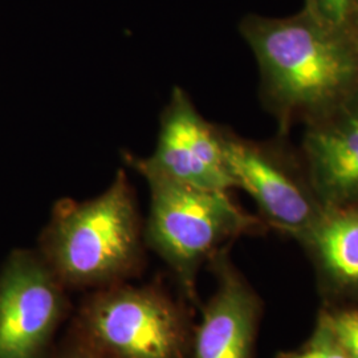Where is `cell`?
I'll list each match as a JSON object with an SVG mask.
<instances>
[{
	"mask_svg": "<svg viewBox=\"0 0 358 358\" xmlns=\"http://www.w3.org/2000/svg\"><path fill=\"white\" fill-rule=\"evenodd\" d=\"M239 32L255 56L259 94L288 136L358 92V43L307 3L289 16L245 15Z\"/></svg>",
	"mask_w": 358,
	"mask_h": 358,
	"instance_id": "cell-1",
	"label": "cell"
},
{
	"mask_svg": "<svg viewBox=\"0 0 358 358\" xmlns=\"http://www.w3.org/2000/svg\"><path fill=\"white\" fill-rule=\"evenodd\" d=\"M41 257L63 285L109 287L143 260L136 194L124 170L100 196L59 201L41 235Z\"/></svg>",
	"mask_w": 358,
	"mask_h": 358,
	"instance_id": "cell-2",
	"label": "cell"
},
{
	"mask_svg": "<svg viewBox=\"0 0 358 358\" xmlns=\"http://www.w3.org/2000/svg\"><path fill=\"white\" fill-rule=\"evenodd\" d=\"M150 214L145 241L194 294L196 272L235 238L259 229L230 196V192L199 189L170 179L146 176Z\"/></svg>",
	"mask_w": 358,
	"mask_h": 358,
	"instance_id": "cell-3",
	"label": "cell"
},
{
	"mask_svg": "<svg viewBox=\"0 0 358 358\" xmlns=\"http://www.w3.org/2000/svg\"><path fill=\"white\" fill-rule=\"evenodd\" d=\"M83 348L101 358H186L189 332L179 308L150 287L113 284L77 317Z\"/></svg>",
	"mask_w": 358,
	"mask_h": 358,
	"instance_id": "cell-4",
	"label": "cell"
},
{
	"mask_svg": "<svg viewBox=\"0 0 358 358\" xmlns=\"http://www.w3.org/2000/svg\"><path fill=\"white\" fill-rule=\"evenodd\" d=\"M222 133L235 187L251 195L272 227L300 241L324 208L300 149L282 134L256 141L226 127Z\"/></svg>",
	"mask_w": 358,
	"mask_h": 358,
	"instance_id": "cell-5",
	"label": "cell"
},
{
	"mask_svg": "<svg viewBox=\"0 0 358 358\" xmlns=\"http://www.w3.org/2000/svg\"><path fill=\"white\" fill-rule=\"evenodd\" d=\"M127 165L142 177L155 176L199 189L230 192L231 177L222 127L194 106L187 92L176 87L162 117L157 149L149 158L124 154Z\"/></svg>",
	"mask_w": 358,
	"mask_h": 358,
	"instance_id": "cell-6",
	"label": "cell"
},
{
	"mask_svg": "<svg viewBox=\"0 0 358 358\" xmlns=\"http://www.w3.org/2000/svg\"><path fill=\"white\" fill-rule=\"evenodd\" d=\"M63 287L41 256H10L0 276V358H43L64 315Z\"/></svg>",
	"mask_w": 358,
	"mask_h": 358,
	"instance_id": "cell-7",
	"label": "cell"
},
{
	"mask_svg": "<svg viewBox=\"0 0 358 358\" xmlns=\"http://www.w3.org/2000/svg\"><path fill=\"white\" fill-rule=\"evenodd\" d=\"M299 149L321 205L358 203V92L306 124Z\"/></svg>",
	"mask_w": 358,
	"mask_h": 358,
	"instance_id": "cell-8",
	"label": "cell"
},
{
	"mask_svg": "<svg viewBox=\"0 0 358 358\" xmlns=\"http://www.w3.org/2000/svg\"><path fill=\"white\" fill-rule=\"evenodd\" d=\"M224 252L223 248L211 257L219 285L195 334L194 358H251L259 304Z\"/></svg>",
	"mask_w": 358,
	"mask_h": 358,
	"instance_id": "cell-9",
	"label": "cell"
},
{
	"mask_svg": "<svg viewBox=\"0 0 358 358\" xmlns=\"http://www.w3.org/2000/svg\"><path fill=\"white\" fill-rule=\"evenodd\" d=\"M300 242L328 280L358 289V203L324 207Z\"/></svg>",
	"mask_w": 358,
	"mask_h": 358,
	"instance_id": "cell-10",
	"label": "cell"
},
{
	"mask_svg": "<svg viewBox=\"0 0 358 358\" xmlns=\"http://www.w3.org/2000/svg\"><path fill=\"white\" fill-rule=\"evenodd\" d=\"M350 358H358V309L328 313L322 317Z\"/></svg>",
	"mask_w": 358,
	"mask_h": 358,
	"instance_id": "cell-11",
	"label": "cell"
},
{
	"mask_svg": "<svg viewBox=\"0 0 358 358\" xmlns=\"http://www.w3.org/2000/svg\"><path fill=\"white\" fill-rule=\"evenodd\" d=\"M285 358H350L336 340L331 329L321 319L319 327L307 345Z\"/></svg>",
	"mask_w": 358,
	"mask_h": 358,
	"instance_id": "cell-12",
	"label": "cell"
},
{
	"mask_svg": "<svg viewBox=\"0 0 358 358\" xmlns=\"http://www.w3.org/2000/svg\"><path fill=\"white\" fill-rule=\"evenodd\" d=\"M304 3L313 7L317 13L334 24L345 28L349 0H304Z\"/></svg>",
	"mask_w": 358,
	"mask_h": 358,
	"instance_id": "cell-13",
	"label": "cell"
},
{
	"mask_svg": "<svg viewBox=\"0 0 358 358\" xmlns=\"http://www.w3.org/2000/svg\"><path fill=\"white\" fill-rule=\"evenodd\" d=\"M345 28L350 36L358 43V0H349Z\"/></svg>",
	"mask_w": 358,
	"mask_h": 358,
	"instance_id": "cell-14",
	"label": "cell"
},
{
	"mask_svg": "<svg viewBox=\"0 0 358 358\" xmlns=\"http://www.w3.org/2000/svg\"><path fill=\"white\" fill-rule=\"evenodd\" d=\"M62 358H101L99 357L97 355H94V353H92L90 350H87V349H84V348H81L80 350H77V352H73V353H71V355H68V356H64V357Z\"/></svg>",
	"mask_w": 358,
	"mask_h": 358,
	"instance_id": "cell-15",
	"label": "cell"
}]
</instances>
